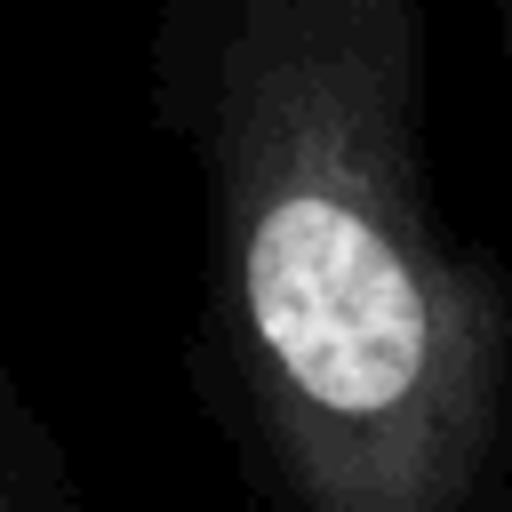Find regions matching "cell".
<instances>
[{
    "mask_svg": "<svg viewBox=\"0 0 512 512\" xmlns=\"http://www.w3.org/2000/svg\"><path fill=\"white\" fill-rule=\"evenodd\" d=\"M160 120L208 232L216 400L288 512H480L512 480V280L424 144V0H168Z\"/></svg>",
    "mask_w": 512,
    "mask_h": 512,
    "instance_id": "cell-1",
    "label": "cell"
},
{
    "mask_svg": "<svg viewBox=\"0 0 512 512\" xmlns=\"http://www.w3.org/2000/svg\"><path fill=\"white\" fill-rule=\"evenodd\" d=\"M0 512H88L48 416L8 368V344H0Z\"/></svg>",
    "mask_w": 512,
    "mask_h": 512,
    "instance_id": "cell-2",
    "label": "cell"
},
{
    "mask_svg": "<svg viewBox=\"0 0 512 512\" xmlns=\"http://www.w3.org/2000/svg\"><path fill=\"white\" fill-rule=\"evenodd\" d=\"M504 64H512V0H504Z\"/></svg>",
    "mask_w": 512,
    "mask_h": 512,
    "instance_id": "cell-3",
    "label": "cell"
}]
</instances>
